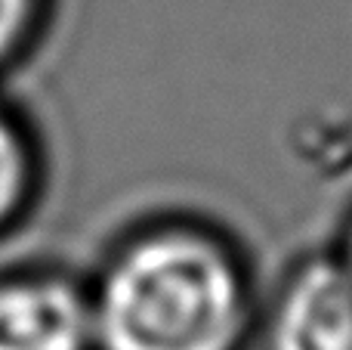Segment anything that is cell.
<instances>
[{
    "mask_svg": "<svg viewBox=\"0 0 352 350\" xmlns=\"http://www.w3.org/2000/svg\"><path fill=\"white\" fill-rule=\"evenodd\" d=\"M269 350H352V276L346 267L316 260L281 295Z\"/></svg>",
    "mask_w": 352,
    "mask_h": 350,
    "instance_id": "obj_2",
    "label": "cell"
},
{
    "mask_svg": "<svg viewBox=\"0 0 352 350\" xmlns=\"http://www.w3.org/2000/svg\"><path fill=\"white\" fill-rule=\"evenodd\" d=\"M34 0H0V56L10 53L31 19Z\"/></svg>",
    "mask_w": 352,
    "mask_h": 350,
    "instance_id": "obj_5",
    "label": "cell"
},
{
    "mask_svg": "<svg viewBox=\"0 0 352 350\" xmlns=\"http://www.w3.org/2000/svg\"><path fill=\"white\" fill-rule=\"evenodd\" d=\"M346 270H349V276H352V239H349V264H346Z\"/></svg>",
    "mask_w": 352,
    "mask_h": 350,
    "instance_id": "obj_6",
    "label": "cell"
},
{
    "mask_svg": "<svg viewBox=\"0 0 352 350\" xmlns=\"http://www.w3.org/2000/svg\"><path fill=\"white\" fill-rule=\"evenodd\" d=\"M28 180V161L16 130L0 118V220L19 205Z\"/></svg>",
    "mask_w": 352,
    "mask_h": 350,
    "instance_id": "obj_4",
    "label": "cell"
},
{
    "mask_svg": "<svg viewBox=\"0 0 352 350\" xmlns=\"http://www.w3.org/2000/svg\"><path fill=\"white\" fill-rule=\"evenodd\" d=\"M90 341L93 310L72 285H0V350H87Z\"/></svg>",
    "mask_w": 352,
    "mask_h": 350,
    "instance_id": "obj_3",
    "label": "cell"
},
{
    "mask_svg": "<svg viewBox=\"0 0 352 350\" xmlns=\"http://www.w3.org/2000/svg\"><path fill=\"white\" fill-rule=\"evenodd\" d=\"M90 310L102 350H232L244 285L223 245L164 229L118 254Z\"/></svg>",
    "mask_w": 352,
    "mask_h": 350,
    "instance_id": "obj_1",
    "label": "cell"
}]
</instances>
